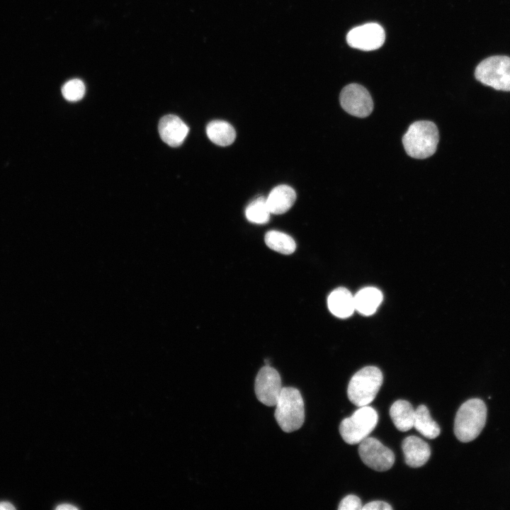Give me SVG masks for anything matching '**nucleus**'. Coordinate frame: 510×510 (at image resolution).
<instances>
[{
  "mask_svg": "<svg viewBox=\"0 0 510 510\" xmlns=\"http://www.w3.org/2000/svg\"><path fill=\"white\" fill-rule=\"evenodd\" d=\"M358 453L361 460L376 471H386L395 463L393 452L375 438L367 437L359 443Z\"/></svg>",
  "mask_w": 510,
  "mask_h": 510,
  "instance_id": "nucleus-7",
  "label": "nucleus"
},
{
  "mask_svg": "<svg viewBox=\"0 0 510 510\" xmlns=\"http://www.w3.org/2000/svg\"><path fill=\"white\" fill-rule=\"evenodd\" d=\"M275 406V419L284 432L290 433L301 428L305 421V405L297 388L283 387Z\"/></svg>",
  "mask_w": 510,
  "mask_h": 510,
  "instance_id": "nucleus-3",
  "label": "nucleus"
},
{
  "mask_svg": "<svg viewBox=\"0 0 510 510\" xmlns=\"http://www.w3.org/2000/svg\"><path fill=\"white\" fill-rule=\"evenodd\" d=\"M271 212L266 203V198L260 196L251 201L246 208V219L255 224H265L270 219Z\"/></svg>",
  "mask_w": 510,
  "mask_h": 510,
  "instance_id": "nucleus-20",
  "label": "nucleus"
},
{
  "mask_svg": "<svg viewBox=\"0 0 510 510\" xmlns=\"http://www.w3.org/2000/svg\"><path fill=\"white\" fill-rule=\"evenodd\" d=\"M402 448L404 461L411 468H419L424 465L431 455L429 444L416 436L406 437L402 441Z\"/></svg>",
  "mask_w": 510,
  "mask_h": 510,
  "instance_id": "nucleus-12",
  "label": "nucleus"
},
{
  "mask_svg": "<svg viewBox=\"0 0 510 510\" xmlns=\"http://www.w3.org/2000/svg\"><path fill=\"white\" fill-rule=\"evenodd\" d=\"M327 303L329 311L340 318L350 317L356 310L354 297L345 288L334 290L328 297Z\"/></svg>",
  "mask_w": 510,
  "mask_h": 510,
  "instance_id": "nucleus-14",
  "label": "nucleus"
},
{
  "mask_svg": "<svg viewBox=\"0 0 510 510\" xmlns=\"http://www.w3.org/2000/svg\"><path fill=\"white\" fill-rule=\"evenodd\" d=\"M383 381L381 370L375 366H366L351 378L347 388L349 400L356 407L368 405L375 398Z\"/></svg>",
  "mask_w": 510,
  "mask_h": 510,
  "instance_id": "nucleus-4",
  "label": "nucleus"
},
{
  "mask_svg": "<svg viewBox=\"0 0 510 510\" xmlns=\"http://www.w3.org/2000/svg\"><path fill=\"white\" fill-rule=\"evenodd\" d=\"M363 510H392V507L387 502L382 501H373L365 504Z\"/></svg>",
  "mask_w": 510,
  "mask_h": 510,
  "instance_id": "nucleus-23",
  "label": "nucleus"
},
{
  "mask_svg": "<svg viewBox=\"0 0 510 510\" xmlns=\"http://www.w3.org/2000/svg\"><path fill=\"white\" fill-rule=\"evenodd\" d=\"M283 388L278 372L271 366H264L258 372L254 384L256 396L268 407L276 405Z\"/></svg>",
  "mask_w": 510,
  "mask_h": 510,
  "instance_id": "nucleus-9",
  "label": "nucleus"
},
{
  "mask_svg": "<svg viewBox=\"0 0 510 510\" xmlns=\"http://www.w3.org/2000/svg\"><path fill=\"white\" fill-rule=\"evenodd\" d=\"M7 510V509H15V507L13 506L12 504L7 502H0V510Z\"/></svg>",
  "mask_w": 510,
  "mask_h": 510,
  "instance_id": "nucleus-25",
  "label": "nucleus"
},
{
  "mask_svg": "<svg viewBox=\"0 0 510 510\" xmlns=\"http://www.w3.org/2000/svg\"><path fill=\"white\" fill-rule=\"evenodd\" d=\"M378 421L376 410L370 406H362L339 425V433L344 441L351 445L361 443L375 428Z\"/></svg>",
  "mask_w": 510,
  "mask_h": 510,
  "instance_id": "nucleus-5",
  "label": "nucleus"
},
{
  "mask_svg": "<svg viewBox=\"0 0 510 510\" xmlns=\"http://www.w3.org/2000/svg\"><path fill=\"white\" fill-rule=\"evenodd\" d=\"M475 76L495 90L510 91V57L495 55L483 60L476 67Z\"/></svg>",
  "mask_w": 510,
  "mask_h": 510,
  "instance_id": "nucleus-6",
  "label": "nucleus"
},
{
  "mask_svg": "<svg viewBox=\"0 0 510 510\" xmlns=\"http://www.w3.org/2000/svg\"><path fill=\"white\" fill-rule=\"evenodd\" d=\"M439 134L436 125L429 120L416 121L409 127L402 137L407 154L415 159L433 155L437 148Z\"/></svg>",
  "mask_w": 510,
  "mask_h": 510,
  "instance_id": "nucleus-2",
  "label": "nucleus"
},
{
  "mask_svg": "<svg viewBox=\"0 0 510 510\" xmlns=\"http://www.w3.org/2000/svg\"><path fill=\"white\" fill-rule=\"evenodd\" d=\"M340 103L348 113L358 118L368 116L373 109V101L368 91L358 84L346 86L340 94Z\"/></svg>",
  "mask_w": 510,
  "mask_h": 510,
  "instance_id": "nucleus-8",
  "label": "nucleus"
},
{
  "mask_svg": "<svg viewBox=\"0 0 510 510\" xmlns=\"http://www.w3.org/2000/svg\"><path fill=\"white\" fill-rule=\"evenodd\" d=\"M189 129L178 116L167 115L159 123V132L162 140L171 147L180 146L186 139Z\"/></svg>",
  "mask_w": 510,
  "mask_h": 510,
  "instance_id": "nucleus-11",
  "label": "nucleus"
},
{
  "mask_svg": "<svg viewBox=\"0 0 510 510\" xmlns=\"http://www.w3.org/2000/svg\"><path fill=\"white\" fill-rule=\"evenodd\" d=\"M385 33L382 27L375 23H366L352 28L346 35L348 44L362 50H373L382 45Z\"/></svg>",
  "mask_w": 510,
  "mask_h": 510,
  "instance_id": "nucleus-10",
  "label": "nucleus"
},
{
  "mask_svg": "<svg viewBox=\"0 0 510 510\" xmlns=\"http://www.w3.org/2000/svg\"><path fill=\"white\" fill-rule=\"evenodd\" d=\"M487 420V407L479 398H472L461 404L454 421V434L461 442L475 439L483 429Z\"/></svg>",
  "mask_w": 510,
  "mask_h": 510,
  "instance_id": "nucleus-1",
  "label": "nucleus"
},
{
  "mask_svg": "<svg viewBox=\"0 0 510 510\" xmlns=\"http://www.w3.org/2000/svg\"><path fill=\"white\" fill-rule=\"evenodd\" d=\"M84 83L79 79H73L67 81L62 87L64 98L72 102L81 100L85 94Z\"/></svg>",
  "mask_w": 510,
  "mask_h": 510,
  "instance_id": "nucleus-21",
  "label": "nucleus"
},
{
  "mask_svg": "<svg viewBox=\"0 0 510 510\" xmlns=\"http://www.w3.org/2000/svg\"><path fill=\"white\" fill-rule=\"evenodd\" d=\"M414 427L422 436L429 439L436 438L441 432L439 426L431 418L428 408L424 404L419 405L415 409Z\"/></svg>",
  "mask_w": 510,
  "mask_h": 510,
  "instance_id": "nucleus-18",
  "label": "nucleus"
},
{
  "mask_svg": "<svg viewBox=\"0 0 510 510\" xmlns=\"http://www.w3.org/2000/svg\"><path fill=\"white\" fill-rule=\"evenodd\" d=\"M264 239L266 244L270 249L283 254H290L296 249L294 239L290 235L280 231L267 232Z\"/></svg>",
  "mask_w": 510,
  "mask_h": 510,
  "instance_id": "nucleus-19",
  "label": "nucleus"
},
{
  "mask_svg": "<svg viewBox=\"0 0 510 510\" xmlns=\"http://www.w3.org/2000/svg\"><path fill=\"white\" fill-rule=\"evenodd\" d=\"M355 309L364 315L373 314L382 300V294L374 287L360 290L354 296Z\"/></svg>",
  "mask_w": 510,
  "mask_h": 510,
  "instance_id": "nucleus-16",
  "label": "nucleus"
},
{
  "mask_svg": "<svg viewBox=\"0 0 510 510\" xmlns=\"http://www.w3.org/2000/svg\"><path fill=\"white\" fill-rule=\"evenodd\" d=\"M56 509H58V510H75V509H77V507H76L72 504H60L59 506H57L56 507Z\"/></svg>",
  "mask_w": 510,
  "mask_h": 510,
  "instance_id": "nucleus-24",
  "label": "nucleus"
},
{
  "mask_svg": "<svg viewBox=\"0 0 510 510\" xmlns=\"http://www.w3.org/2000/svg\"><path fill=\"white\" fill-rule=\"evenodd\" d=\"M295 200L296 193L293 188L288 185H279L271 190L266 198V203L271 213L281 215L293 206Z\"/></svg>",
  "mask_w": 510,
  "mask_h": 510,
  "instance_id": "nucleus-13",
  "label": "nucleus"
},
{
  "mask_svg": "<svg viewBox=\"0 0 510 510\" xmlns=\"http://www.w3.org/2000/svg\"><path fill=\"white\" fill-rule=\"evenodd\" d=\"M361 501L356 495L349 494L345 497L339 503V510H360L362 509Z\"/></svg>",
  "mask_w": 510,
  "mask_h": 510,
  "instance_id": "nucleus-22",
  "label": "nucleus"
},
{
  "mask_svg": "<svg viewBox=\"0 0 510 510\" xmlns=\"http://www.w3.org/2000/svg\"><path fill=\"white\" fill-rule=\"evenodd\" d=\"M265 366H270V362L268 359H264Z\"/></svg>",
  "mask_w": 510,
  "mask_h": 510,
  "instance_id": "nucleus-26",
  "label": "nucleus"
},
{
  "mask_svg": "<svg viewBox=\"0 0 510 510\" xmlns=\"http://www.w3.org/2000/svg\"><path fill=\"white\" fill-rule=\"evenodd\" d=\"M206 134L210 141L222 147L232 144L236 137V132L232 125L220 120H212L207 125Z\"/></svg>",
  "mask_w": 510,
  "mask_h": 510,
  "instance_id": "nucleus-17",
  "label": "nucleus"
},
{
  "mask_svg": "<svg viewBox=\"0 0 510 510\" xmlns=\"http://www.w3.org/2000/svg\"><path fill=\"white\" fill-rule=\"evenodd\" d=\"M390 416L395 427L400 431H407L414 427L415 409L408 401H395L390 409Z\"/></svg>",
  "mask_w": 510,
  "mask_h": 510,
  "instance_id": "nucleus-15",
  "label": "nucleus"
}]
</instances>
